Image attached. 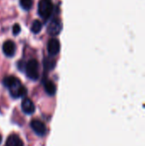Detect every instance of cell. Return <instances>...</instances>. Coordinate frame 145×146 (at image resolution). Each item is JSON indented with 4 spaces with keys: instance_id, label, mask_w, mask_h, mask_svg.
<instances>
[{
    "instance_id": "obj_1",
    "label": "cell",
    "mask_w": 145,
    "mask_h": 146,
    "mask_svg": "<svg viewBox=\"0 0 145 146\" xmlns=\"http://www.w3.org/2000/svg\"><path fill=\"white\" fill-rule=\"evenodd\" d=\"M3 83L5 87L9 88L10 94L14 98H23L26 94V88L15 76H7L3 79Z\"/></svg>"
},
{
    "instance_id": "obj_2",
    "label": "cell",
    "mask_w": 145,
    "mask_h": 146,
    "mask_svg": "<svg viewBox=\"0 0 145 146\" xmlns=\"http://www.w3.org/2000/svg\"><path fill=\"white\" fill-rule=\"evenodd\" d=\"M53 11V3L51 0H40L38 5V15L44 18L48 19Z\"/></svg>"
},
{
    "instance_id": "obj_3",
    "label": "cell",
    "mask_w": 145,
    "mask_h": 146,
    "mask_svg": "<svg viewBox=\"0 0 145 146\" xmlns=\"http://www.w3.org/2000/svg\"><path fill=\"white\" fill-rule=\"evenodd\" d=\"M25 70H26V75L31 80H35L39 76V74H38V62L34 59H32V60H30V61H28L26 62V67H25Z\"/></svg>"
},
{
    "instance_id": "obj_4",
    "label": "cell",
    "mask_w": 145,
    "mask_h": 146,
    "mask_svg": "<svg viewBox=\"0 0 145 146\" xmlns=\"http://www.w3.org/2000/svg\"><path fill=\"white\" fill-rule=\"evenodd\" d=\"M31 127L33 130V132L38 135V136H43L46 133V127L45 125L39 120H33L31 121Z\"/></svg>"
},
{
    "instance_id": "obj_5",
    "label": "cell",
    "mask_w": 145,
    "mask_h": 146,
    "mask_svg": "<svg viewBox=\"0 0 145 146\" xmlns=\"http://www.w3.org/2000/svg\"><path fill=\"white\" fill-rule=\"evenodd\" d=\"M62 31V24L57 19H53L48 26V33L51 36L58 35Z\"/></svg>"
},
{
    "instance_id": "obj_6",
    "label": "cell",
    "mask_w": 145,
    "mask_h": 146,
    "mask_svg": "<svg viewBox=\"0 0 145 146\" xmlns=\"http://www.w3.org/2000/svg\"><path fill=\"white\" fill-rule=\"evenodd\" d=\"M60 42L56 39V38H51L49 42H48V45H47V49H48V52L50 56H56L59 53L60 51Z\"/></svg>"
},
{
    "instance_id": "obj_7",
    "label": "cell",
    "mask_w": 145,
    "mask_h": 146,
    "mask_svg": "<svg viewBox=\"0 0 145 146\" xmlns=\"http://www.w3.org/2000/svg\"><path fill=\"white\" fill-rule=\"evenodd\" d=\"M3 51L6 56L11 57L15 55V44L11 40H7L3 44Z\"/></svg>"
},
{
    "instance_id": "obj_8",
    "label": "cell",
    "mask_w": 145,
    "mask_h": 146,
    "mask_svg": "<svg viewBox=\"0 0 145 146\" xmlns=\"http://www.w3.org/2000/svg\"><path fill=\"white\" fill-rule=\"evenodd\" d=\"M21 109H22L23 112L26 115H31L35 111V106H34L32 101L27 98H26L22 100Z\"/></svg>"
},
{
    "instance_id": "obj_9",
    "label": "cell",
    "mask_w": 145,
    "mask_h": 146,
    "mask_svg": "<svg viewBox=\"0 0 145 146\" xmlns=\"http://www.w3.org/2000/svg\"><path fill=\"white\" fill-rule=\"evenodd\" d=\"M6 146H24L23 141L16 134H11L8 137Z\"/></svg>"
},
{
    "instance_id": "obj_10",
    "label": "cell",
    "mask_w": 145,
    "mask_h": 146,
    "mask_svg": "<svg viewBox=\"0 0 145 146\" xmlns=\"http://www.w3.org/2000/svg\"><path fill=\"white\" fill-rule=\"evenodd\" d=\"M44 90L47 92V94L53 96L56 93V86L51 80H45L44 82Z\"/></svg>"
},
{
    "instance_id": "obj_11",
    "label": "cell",
    "mask_w": 145,
    "mask_h": 146,
    "mask_svg": "<svg viewBox=\"0 0 145 146\" xmlns=\"http://www.w3.org/2000/svg\"><path fill=\"white\" fill-rule=\"evenodd\" d=\"M41 28H42V23L39 21H35L32 22V27H31V30L32 33H38L41 31Z\"/></svg>"
},
{
    "instance_id": "obj_12",
    "label": "cell",
    "mask_w": 145,
    "mask_h": 146,
    "mask_svg": "<svg viewBox=\"0 0 145 146\" xmlns=\"http://www.w3.org/2000/svg\"><path fill=\"white\" fill-rule=\"evenodd\" d=\"M21 7L25 10H29L32 6V0H20Z\"/></svg>"
},
{
    "instance_id": "obj_13",
    "label": "cell",
    "mask_w": 145,
    "mask_h": 146,
    "mask_svg": "<svg viewBox=\"0 0 145 146\" xmlns=\"http://www.w3.org/2000/svg\"><path fill=\"white\" fill-rule=\"evenodd\" d=\"M55 66V62L51 59H46L44 61V68L46 69H51Z\"/></svg>"
},
{
    "instance_id": "obj_14",
    "label": "cell",
    "mask_w": 145,
    "mask_h": 146,
    "mask_svg": "<svg viewBox=\"0 0 145 146\" xmlns=\"http://www.w3.org/2000/svg\"><path fill=\"white\" fill-rule=\"evenodd\" d=\"M20 32H21V27H20V26H19L18 24L14 25V27H13V33H14V35L19 34Z\"/></svg>"
},
{
    "instance_id": "obj_15",
    "label": "cell",
    "mask_w": 145,
    "mask_h": 146,
    "mask_svg": "<svg viewBox=\"0 0 145 146\" xmlns=\"http://www.w3.org/2000/svg\"><path fill=\"white\" fill-rule=\"evenodd\" d=\"M1 142H2V136L0 135V144H1Z\"/></svg>"
}]
</instances>
